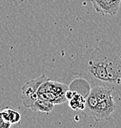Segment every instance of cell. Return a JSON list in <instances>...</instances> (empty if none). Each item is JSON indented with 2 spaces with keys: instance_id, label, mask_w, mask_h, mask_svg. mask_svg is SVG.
I'll use <instances>...</instances> for the list:
<instances>
[{
  "instance_id": "6da1fadb",
  "label": "cell",
  "mask_w": 121,
  "mask_h": 128,
  "mask_svg": "<svg viewBox=\"0 0 121 128\" xmlns=\"http://www.w3.org/2000/svg\"><path fill=\"white\" fill-rule=\"evenodd\" d=\"M68 74L71 78L88 80L91 86L111 88L121 98V45L101 40L96 46L76 57Z\"/></svg>"
},
{
  "instance_id": "7a4b0ae2",
  "label": "cell",
  "mask_w": 121,
  "mask_h": 128,
  "mask_svg": "<svg viewBox=\"0 0 121 128\" xmlns=\"http://www.w3.org/2000/svg\"><path fill=\"white\" fill-rule=\"evenodd\" d=\"M114 94V90L107 86H92L86 96V114L97 122L108 120L117 108Z\"/></svg>"
},
{
  "instance_id": "3957f363",
  "label": "cell",
  "mask_w": 121,
  "mask_h": 128,
  "mask_svg": "<svg viewBox=\"0 0 121 128\" xmlns=\"http://www.w3.org/2000/svg\"><path fill=\"white\" fill-rule=\"evenodd\" d=\"M70 87L65 84L46 79L40 85L38 90V97L55 104H62L67 101L65 93Z\"/></svg>"
},
{
  "instance_id": "277c9868",
  "label": "cell",
  "mask_w": 121,
  "mask_h": 128,
  "mask_svg": "<svg viewBox=\"0 0 121 128\" xmlns=\"http://www.w3.org/2000/svg\"><path fill=\"white\" fill-rule=\"evenodd\" d=\"M47 76L45 75H41L39 78L32 79L27 82L24 85L21 87V102L25 108H30L33 107L34 103L38 99V90L40 85L46 79Z\"/></svg>"
},
{
  "instance_id": "5b68a950",
  "label": "cell",
  "mask_w": 121,
  "mask_h": 128,
  "mask_svg": "<svg viewBox=\"0 0 121 128\" xmlns=\"http://www.w3.org/2000/svg\"><path fill=\"white\" fill-rule=\"evenodd\" d=\"M96 12L102 15L116 16L120 10L121 0H90Z\"/></svg>"
},
{
  "instance_id": "8992f818",
  "label": "cell",
  "mask_w": 121,
  "mask_h": 128,
  "mask_svg": "<svg viewBox=\"0 0 121 128\" xmlns=\"http://www.w3.org/2000/svg\"><path fill=\"white\" fill-rule=\"evenodd\" d=\"M53 108H54V104L52 102L38 98L35 101V102L34 103L33 107L31 108V110L35 112H41V113L50 114L53 110Z\"/></svg>"
},
{
  "instance_id": "52a82bcc",
  "label": "cell",
  "mask_w": 121,
  "mask_h": 128,
  "mask_svg": "<svg viewBox=\"0 0 121 128\" xmlns=\"http://www.w3.org/2000/svg\"><path fill=\"white\" fill-rule=\"evenodd\" d=\"M85 103L86 97L77 91L74 94L73 97L71 100H69V106L73 110H84Z\"/></svg>"
},
{
  "instance_id": "ba28073f",
  "label": "cell",
  "mask_w": 121,
  "mask_h": 128,
  "mask_svg": "<svg viewBox=\"0 0 121 128\" xmlns=\"http://www.w3.org/2000/svg\"><path fill=\"white\" fill-rule=\"evenodd\" d=\"M3 112L5 113L8 120L10 122L12 125L18 124L21 121V114L19 112L15 111L14 109H11L9 108H6L3 109Z\"/></svg>"
},
{
  "instance_id": "9c48e42d",
  "label": "cell",
  "mask_w": 121,
  "mask_h": 128,
  "mask_svg": "<svg viewBox=\"0 0 121 128\" xmlns=\"http://www.w3.org/2000/svg\"><path fill=\"white\" fill-rule=\"evenodd\" d=\"M11 126L12 124L8 120L3 110L0 111V128H9Z\"/></svg>"
}]
</instances>
